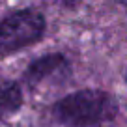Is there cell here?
<instances>
[{
  "instance_id": "5",
  "label": "cell",
  "mask_w": 127,
  "mask_h": 127,
  "mask_svg": "<svg viewBox=\"0 0 127 127\" xmlns=\"http://www.w3.org/2000/svg\"><path fill=\"white\" fill-rule=\"evenodd\" d=\"M49 2H54V4L65 6V8H75L77 4H80L82 0H49Z\"/></svg>"
},
{
  "instance_id": "6",
  "label": "cell",
  "mask_w": 127,
  "mask_h": 127,
  "mask_svg": "<svg viewBox=\"0 0 127 127\" xmlns=\"http://www.w3.org/2000/svg\"><path fill=\"white\" fill-rule=\"evenodd\" d=\"M120 4H123V6H127V0H118Z\"/></svg>"
},
{
  "instance_id": "3",
  "label": "cell",
  "mask_w": 127,
  "mask_h": 127,
  "mask_svg": "<svg viewBox=\"0 0 127 127\" xmlns=\"http://www.w3.org/2000/svg\"><path fill=\"white\" fill-rule=\"evenodd\" d=\"M67 73H69L67 62L62 54H49L37 58L36 62H32L28 65L26 73H24V80L30 86L37 88L39 84L49 82L52 79H62Z\"/></svg>"
},
{
  "instance_id": "4",
  "label": "cell",
  "mask_w": 127,
  "mask_h": 127,
  "mask_svg": "<svg viewBox=\"0 0 127 127\" xmlns=\"http://www.w3.org/2000/svg\"><path fill=\"white\" fill-rule=\"evenodd\" d=\"M23 105V94L21 88L13 80L0 77V118L17 112Z\"/></svg>"
},
{
  "instance_id": "1",
  "label": "cell",
  "mask_w": 127,
  "mask_h": 127,
  "mask_svg": "<svg viewBox=\"0 0 127 127\" xmlns=\"http://www.w3.org/2000/svg\"><path fill=\"white\" fill-rule=\"evenodd\" d=\"M52 114L65 127H94L118 114L114 97L101 90H80L58 101Z\"/></svg>"
},
{
  "instance_id": "2",
  "label": "cell",
  "mask_w": 127,
  "mask_h": 127,
  "mask_svg": "<svg viewBox=\"0 0 127 127\" xmlns=\"http://www.w3.org/2000/svg\"><path fill=\"white\" fill-rule=\"evenodd\" d=\"M45 19L34 9H21L0 23V54L8 56L41 39Z\"/></svg>"
}]
</instances>
